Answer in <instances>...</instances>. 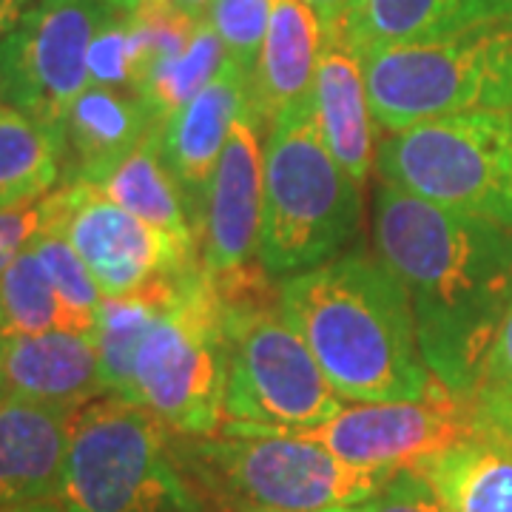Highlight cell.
<instances>
[{"mask_svg": "<svg viewBox=\"0 0 512 512\" xmlns=\"http://www.w3.org/2000/svg\"><path fill=\"white\" fill-rule=\"evenodd\" d=\"M373 237L410 299L427 367L441 384L470 396L512 299V228L384 180Z\"/></svg>", "mask_w": 512, "mask_h": 512, "instance_id": "cell-1", "label": "cell"}, {"mask_svg": "<svg viewBox=\"0 0 512 512\" xmlns=\"http://www.w3.org/2000/svg\"><path fill=\"white\" fill-rule=\"evenodd\" d=\"M279 305L342 402H416L441 387L404 285L379 256H333L285 276Z\"/></svg>", "mask_w": 512, "mask_h": 512, "instance_id": "cell-2", "label": "cell"}, {"mask_svg": "<svg viewBox=\"0 0 512 512\" xmlns=\"http://www.w3.org/2000/svg\"><path fill=\"white\" fill-rule=\"evenodd\" d=\"M268 279L220 293L225 348L220 433L296 436L319 427L345 404L285 316L279 291H271Z\"/></svg>", "mask_w": 512, "mask_h": 512, "instance_id": "cell-3", "label": "cell"}, {"mask_svg": "<svg viewBox=\"0 0 512 512\" xmlns=\"http://www.w3.org/2000/svg\"><path fill=\"white\" fill-rule=\"evenodd\" d=\"M168 436L185 473L225 512L362 507L396 476L342 461L316 441L282 433Z\"/></svg>", "mask_w": 512, "mask_h": 512, "instance_id": "cell-4", "label": "cell"}, {"mask_svg": "<svg viewBox=\"0 0 512 512\" xmlns=\"http://www.w3.org/2000/svg\"><path fill=\"white\" fill-rule=\"evenodd\" d=\"M60 501L69 512H225L185 473L163 424L111 393L74 416Z\"/></svg>", "mask_w": 512, "mask_h": 512, "instance_id": "cell-5", "label": "cell"}, {"mask_svg": "<svg viewBox=\"0 0 512 512\" xmlns=\"http://www.w3.org/2000/svg\"><path fill=\"white\" fill-rule=\"evenodd\" d=\"M362 222V185L319 137L308 103L265 137L259 265L268 276L302 274L345 248Z\"/></svg>", "mask_w": 512, "mask_h": 512, "instance_id": "cell-6", "label": "cell"}, {"mask_svg": "<svg viewBox=\"0 0 512 512\" xmlns=\"http://www.w3.org/2000/svg\"><path fill=\"white\" fill-rule=\"evenodd\" d=\"M126 402L174 436H217L225 424L222 299L202 265L177 276L174 293L143 336Z\"/></svg>", "mask_w": 512, "mask_h": 512, "instance_id": "cell-7", "label": "cell"}, {"mask_svg": "<svg viewBox=\"0 0 512 512\" xmlns=\"http://www.w3.org/2000/svg\"><path fill=\"white\" fill-rule=\"evenodd\" d=\"M359 57L373 117L390 134L464 111L512 109V18Z\"/></svg>", "mask_w": 512, "mask_h": 512, "instance_id": "cell-8", "label": "cell"}, {"mask_svg": "<svg viewBox=\"0 0 512 512\" xmlns=\"http://www.w3.org/2000/svg\"><path fill=\"white\" fill-rule=\"evenodd\" d=\"M382 180L512 228V109H484L393 131L376 151Z\"/></svg>", "mask_w": 512, "mask_h": 512, "instance_id": "cell-9", "label": "cell"}, {"mask_svg": "<svg viewBox=\"0 0 512 512\" xmlns=\"http://www.w3.org/2000/svg\"><path fill=\"white\" fill-rule=\"evenodd\" d=\"M100 0H35L0 37V103L66 140V117L92 83L89 46L106 15Z\"/></svg>", "mask_w": 512, "mask_h": 512, "instance_id": "cell-10", "label": "cell"}, {"mask_svg": "<svg viewBox=\"0 0 512 512\" xmlns=\"http://www.w3.org/2000/svg\"><path fill=\"white\" fill-rule=\"evenodd\" d=\"M46 228L69 239L103 296L137 293L200 265V254L92 183H60L46 194Z\"/></svg>", "mask_w": 512, "mask_h": 512, "instance_id": "cell-11", "label": "cell"}, {"mask_svg": "<svg viewBox=\"0 0 512 512\" xmlns=\"http://www.w3.org/2000/svg\"><path fill=\"white\" fill-rule=\"evenodd\" d=\"M342 461L399 473L476 436L470 396L441 384L416 402H345L328 421L296 433Z\"/></svg>", "mask_w": 512, "mask_h": 512, "instance_id": "cell-12", "label": "cell"}, {"mask_svg": "<svg viewBox=\"0 0 512 512\" xmlns=\"http://www.w3.org/2000/svg\"><path fill=\"white\" fill-rule=\"evenodd\" d=\"M251 103L239 114L202 202L200 265L217 291H231L265 274L259 265V228L265 197V143Z\"/></svg>", "mask_w": 512, "mask_h": 512, "instance_id": "cell-13", "label": "cell"}, {"mask_svg": "<svg viewBox=\"0 0 512 512\" xmlns=\"http://www.w3.org/2000/svg\"><path fill=\"white\" fill-rule=\"evenodd\" d=\"M77 410L12 393L0 399V507L60 498Z\"/></svg>", "mask_w": 512, "mask_h": 512, "instance_id": "cell-14", "label": "cell"}, {"mask_svg": "<svg viewBox=\"0 0 512 512\" xmlns=\"http://www.w3.org/2000/svg\"><path fill=\"white\" fill-rule=\"evenodd\" d=\"M245 109L248 74L231 57H225L217 74L208 80V86H202L183 109H177L165 123H160L163 160L183 188L197 228L202 225V202L208 180L220 163L231 128Z\"/></svg>", "mask_w": 512, "mask_h": 512, "instance_id": "cell-15", "label": "cell"}, {"mask_svg": "<svg viewBox=\"0 0 512 512\" xmlns=\"http://www.w3.org/2000/svg\"><path fill=\"white\" fill-rule=\"evenodd\" d=\"M308 109L319 137L336 163L359 185L367 183L376 163L373 109L365 83V66L345 32L325 35L319 66L313 74Z\"/></svg>", "mask_w": 512, "mask_h": 512, "instance_id": "cell-16", "label": "cell"}, {"mask_svg": "<svg viewBox=\"0 0 512 512\" xmlns=\"http://www.w3.org/2000/svg\"><path fill=\"white\" fill-rule=\"evenodd\" d=\"M0 376L12 396L83 407L106 393L92 336L72 330L0 333Z\"/></svg>", "mask_w": 512, "mask_h": 512, "instance_id": "cell-17", "label": "cell"}, {"mask_svg": "<svg viewBox=\"0 0 512 512\" xmlns=\"http://www.w3.org/2000/svg\"><path fill=\"white\" fill-rule=\"evenodd\" d=\"M325 29L302 0H274L265 43L248 77V103L262 131L308 103Z\"/></svg>", "mask_w": 512, "mask_h": 512, "instance_id": "cell-18", "label": "cell"}, {"mask_svg": "<svg viewBox=\"0 0 512 512\" xmlns=\"http://www.w3.org/2000/svg\"><path fill=\"white\" fill-rule=\"evenodd\" d=\"M157 126L137 94L89 83L66 117V165L60 183L100 185Z\"/></svg>", "mask_w": 512, "mask_h": 512, "instance_id": "cell-19", "label": "cell"}, {"mask_svg": "<svg viewBox=\"0 0 512 512\" xmlns=\"http://www.w3.org/2000/svg\"><path fill=\"white\" fill-rule=\"evenodd\" d=\"M512 18V0H356L350 46L365 55L382 46L430 43Z\"/></svg>", "mask_w": 512, "mask_h": 512, "instance_id": "cell-20", "label": "cell"}, {"mask_svg": "<svg viewBox=\"0 0 512 512\" xmlns=\"http://www.w3.org/2000/svg\"><path fill=\"white\" fill-rule=\"evenodd\" d=\"M413 470L427 478L447 512H512V447L470 436Z\"/></svg>", "mask_w": 512, "mask_h": 512, "instance_id": "cell-21", "label": "cell"}, {"mask_svg": "<svg viewBox=\"0 0 512 512\" xmlns=\"http://www.w3.org/2000/svg\"><path fill=\"white\" fill-rule=\"evenodd\" d=\"M100 188L134 217L151 222L180 245L200 254V228L194 211L160 151V123L148 131L146 140L123 163L111 168Z\"/></svg>", "mask_w": 512, "mask_h": 512, "instance_id": "cell-22", "label": "cell"}, {"mask_svg": "<svg viewBox=\"0 0 512 512\" xmlns=\"http://www.w3.org/2000/svg\"><path fill=\"white\" fill-rule=\"evenodd\" d=\"M66 140L26 111L0 103V208L43 200L63 180Z\"/></svg>", "mask_w": 512, "mask_h": 512, "instance_id": "cell-23", "label": "cell"}, {"mask_svg": "<svg viewBox=\"0 0 512 512\" xmlns=\"http://www.w3.org/2000/svg\"><path fill=\"white\" fill-rule=\"evenodd\" d=\"M174 282H177V276L160 279L137 293L103 299L92 339L97 348V359H100L103 387L111 396H120V399L126 396L137 348H140L148 328L154 325V319L165 308V302L171 299Z\"/></svg>", "mask_w": 512, "mask_h": 512, "instance_id": "cell-24", "label": "cell"}, {"mask_svg": "<svg viewBox=\"0 0 512 512\" xmlns=\"http://www.w3.org/2000/svg\"><path fill=\"white\" fill-rule=\"evenodd\" d=\"M222 60H225V49H222L220 35L214 32L208 18H202L200 29L188 43V49L154 63L140 77L134 94L151 111L154 123H165L174 111L183 109L202 86H208V80L217 74Z\"/></svg>", "mask_w": 512, "mask_h": 512, "instance_id": "cell-25", "label": "cell"}, {"mask_svg": "<svg viewBox=\"0 0 512 512\" xmlns=\"http://www.w3.org/2000/svg\"><path fill=\"white\" fill-rule=\"evenodd\" d=\"M66 330V313L35 245L0 274V333H46Z\"/></svg>", "mask_w": 512, "mask_h": 512, "instance_id": "cell-26", "label": "cell"}, {"mask_svg": "<svg viewBox=\"0 0 512 512\" xmlns=\"http://www.w3.org/2000/svg\"><path fill=\"white\" fill-rule=\"evenodd\" d=\"M32 245H35L37 256L60 296V305L66 313V330L92 336L94 325H97V311L106 299L100 285L94 282L92 271L69 245V239L57 231H49V228L40 231Z\"/></svg>", "mask_w": 512, "mask_h": 512, "instance_id": "cell-27", "label": "cell"}, {"mask_svg": "<svg viewBox=\"0 0 512 512\" xmlns=\"http://www.w3.org/2000/svg\"><path fill=\"white\" fill-rule=\"evenodd\" d=\"M271 6L274 0H214L205 15L220 35L225 57H231L248 77L254 74L265 43Z\"/></svg>", "mask_w": 512, "mask_h": 512, "instance_id": "cell-28", "label": "cell"}, {"mask_svg": "<svg viewBox=\"0 0 512 512\" xmlns=\"http://www.w3.org/2000/svg\"><path fill=\"white\" fill-rule=\"evenodd\" d=\"M134 74H137V52L128 26V12L106 9L89 46V80L97 86L131 92Z\"/></svg>", "mask_w": 512, "mask_h": 512, "instance_id": "cell-29", "label": "cell"}, {"mask_svg": "<svg viewBox=\"0 0 512 512\" xmlns=\"http://www.w3.org/2000/svg\"><path fill=\"white\" fill-rule=\"evenodd\" d=\"M362 512H447L419 470L407 467L362 504Z\"/></svg>", "mask_w": 512, "mask_h": 512, "instance_id": "cell-30", "label": "cell"}, {"mask_svg": "<svg viewBox=\"0 0 512 512\" xmlns=\"http://www.w3.org/2000/svg\"><path fill=\"white\" fill-rule=\"evenodd\" d=\"M46 228V197L15 208H0V274L18 259Z\"/></svg>", "mask_w": 512, "mask_h": 512, "instance_id": "cell-31", "label": "cell"}, {"mask_svg": "<svg viewBox=\"0 0 512 512\" xmlns=\"http://www.w3.org/2000/svg\"><path fill=\"white\" fill-rule=\"evenodd\" d=\"M473 390H512V299L495 325Z\"/></svg>", "mask_w": 512, "mask_h": 512, "instance_id": "cell-32", "label": "cell"}, {"mask_svg": "<svg viewBox=\"0 0 512 512\" xmlns=\"http://www.w3.org/2000/svg\"><path fill=\"white\" fill-rule=\"evenodd\" d=\"M476 433L512 447V390H473Z\"/></svg>", "mask_w": 512, "mask_h": 512, "instance_id": "cell-33", "label": "cell"}, {"mask_svg": "<svg viewBox=\"0 0 512 512\" xmlns=\"http://www.w3.org/2000/svg\"><path fill=\"white\" fill-rule=\"evenodd\" d=\"M302 3L319 18L325 35H336V32H345L350 9H353L356 0H302Z\"/></svg>", "mask_w": 512, "mask_h": 512, "instance_id": "cell-34", "label": "cell"}, {"mask_svg": "<svg viewBox=\"0 0 512 512\" xmlns=\"http://www.w3.org/2000/svg\"><path fill=\"white\" fill-rule=\"evenodd\" d=\"M23 0H0V37L6 35L23 15Z\"/></svg>", "mask_w": 512, "mask_h": 512, "instance_id": "cell-35", "label": "cell"}, {"mask_svg": "<svg viewBox=\"0 0 512 512\" xmlns=\"http://www.w3.org/2000/svg\"><path fill=\"white\" fill-rule=\"evenodd\" d=\"M0 512H69L63 507V501H37V504H20V507H0Z\"/></svg>", "mask_w": 512, "mask_h": 512, "instance_id": "cell-36", "label": "cell"}, {"mask_svg": "<svg viewBox=\"0 0 512 512\" xmlns=\"http://www.w3.org/2000/svg\"><path fill=\"white\" fill-rule=\"evenodd\" d=\"M180 6H183L185 12H191L194 18H205L208 15V9H211V3L214 0H177Z\"/></svg>", "mask_w": 512, "mask_h": 512, "instance_id": "cell-37", "label": "cell"}, {"mask_svg": "<svg viewBox=\"0 0 512 512\" xmlns=\"http://www.w3.org/2000/svg\"><path fill=\"white\" fill-rule=\"evenodd\" d=\"M100 3H106L109 9H117V12H131V9L143 6L148 0H100Z\"/></svg>", "mask_w": 512, "mask_h": 512, "instance_id": "cell-38", "label": "cell"}, {"mask_svg": "<svg viewBox=\"0 0 512 512\" xmlns=\"http://www.w3.org/2000/svg\"><path fill=\"white\" fill-rule=\"evenodd\" d=\"M319 512H362V507H333V510H319Z\"/></svg>", "mask_w": 512, "mask_h": 512, "instance_id": "cell-39", "label": "cell"}, {"mask_svg": "<svg viewBox=\"0 0 512 512\" xmlns=\"http://www.w3.org/2000/svg\"><path fill=\"white\" fill-rule=\"evenodd\" d=\"M6 396V387H3V376H0V399Z\"/></svg>", "mask_w": 512, "mask_h": 512, "instance_id": "cell-40", "label": "cell"}, {"mask_svg": "<svg viewBox=\"0 0 512 512\" xmlns=\"http://www.w3.org/2000/svg\"><path fill=\"white\" fill-rule=\"evenodd\" d=\"M29 3H35V0H23V6H29Z\"/></svg>", "mask_w": 512, "mask_h": 512, "instance_id": "cell-41", "label": "cell"}]
</instances>
